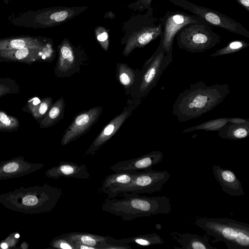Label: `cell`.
<instances>
[{
	"label": "cell",
	"mask_w": 249,
	"mask_h": 249,
	"mask_svg": "<svg viewBox=\"0 0 249 249\" xmlns=\"http://www.w3.org/2000/svg\"><path fill=\"white\" fill-rule=\"evenodd\" d=\"M112 242L119 244L134 243L142 247L161 245L164 243L163 239L156 232L141 234L133 237L120 239L112 238Z\"/></svg>",
	"instance_id": "27"
},
{
	"label": "cell",
	"mask_w": 249,
	"mask_h": 249,
	"mask_svg": "<svg viewBox=\"0 0 249 249\" xmlns=\"http://www.w3.org/2000/svg\"><path fill=\"white\" fill-rule=\"evenodd\" d=\"M230 93L227 84L207 86L196 82L179 94L172 112L180 122L197 118L215 108Z\"/></svg>",
	"instance_id": "1"
},
{
	"label": "cell",
	"mask_w": 249,
	"mask_h": 249,
	"mask_svg": "<svg viewBox=\"0 0 249 249\" xmlns=\"http://www.w3.org/2000/svg\"><path fill=\"white\" fill-rule=\"evenodd\" d=\"M50 246L55 249H75L73 243L62 234L54 238L51 241Z\"/></svg>",
	"instance_id": "34"
},
{
	"label": "cell",
	"mask_w": 249,
	"mask_h": 249,
	"mask_svg": "<svg viewBox=\"0 0 249 249\" xmlns=\"http://www.w3.org/2000/svg\"><path fill=\"white\" fill-rule=\"evenodd\" d=\"M152 0H137L129 4L128 8L134 11H142L151 7Z\"/></svg>",
	"instance_id": "35"
},
{
	"label": "cell",
	"mask_w": 249,
	"mask_h": 249,
	"mask_svg": "<svg viewBox=\"0 0 249 249\" xmlns=\"http://www.w3.org/2000/svg\"><path fill=\"white\" fill-rule=\"evenodd\" d=\"M103 109V107L97 106L78 114L66 129L61 145L68 144L86 134L97 122Z\"/></svg>",
	"instance_id": "14"
},
{
	"label": "cell",
	"mask_w": 249,
	"mask_h": 249,
	"mask_svg": "<svg viewBox=\"0 0 249 249\" xmlns=\"http://www.w3.org/2000/svg\"><path fill=\"white\" fill-rule=\"evenodd\" d=\"M166 170L153 169L137 173L129 183L113 190L108 198H113L124 193L152 194L161 191L170 177Z\"/></svg>",
	"instance_id": "8"
},
{
	"label": "cell",
	"mask_w": 249,
	"mask_h": 249,
	"mask_svg": "<svg viewBox=\"0 0 249 249\" xmlns=\"http://www.w3.org/2000/svg\"><path fill=\"white\" fill-rule=\"evenodd\" d=\"M141 102V98L129 99L127 106L120 114L104 127L86 150L84 156H93L96 154L101 147L116 133Z\"/></svg>",
	"instance_id": "12"
},
{
	"label": "cell",
	"mask_w": 249,
	"mask_h": 249,
	"mask_svg": "<svg viewBox=\"0 0 249 249\" xmlns=\"http://www.w3.org/2000/svg\"><path fill=\"white\" fill-rule=\"evenodd\" d=\"M236 1L249 12V0H235Z\"/></svg>",
	"instance_id": "38"
},
{
	"label": "cell",
	"mask_w": 249,
	"mask_h": 249,
	"mask_svg": "<svg viewBox=\"0 0 249 249\" xmlns=\"http://www.w3.org/2000/svg\"><path fill=\"white\" fill-rule=\"evenodd\" d=\"M176 36L179 48L191 53L204 52L220 41V36L212 30L207 22L187 24Z\"/></svg>",
	"instance_id": "7"
},
{
	"label": "cell",
	"mask_w": 249,
	"mask_h": 249,
	"mask_svg": "<svg viewBox=\"0 0 249 249\" xmlns=\"http://www.w3.org/2000/svg\"><path fill=\"white\" fill-rule=\"evenodd\" d=\"M159 20L162 23L160 34L162 45L167 54H172L173 45L177 33L187 24L206 22L194 15L179 11H168Z\"/></svg>",
	"instance_id": "11"
},
{
	"label": "cell",
	"mask_w": 249,
	"mask_h": 249,
	"mask_svg": "<svg viewBox=\"0 0 249 249\" xmlns=\"http://www.w3.org/2000/svg\"><path fill=\"white\" fill-rule=\"evenodd\" d=\"M140 70L133 69L124 63H117L116 76L118 82L124 87L126 94L129 95L137 82Z\"/></svg>",
	"instance_id": "23"
},
{
	"label": "cell",
	"mask_w": 249,
	"mask_h": 249,
	"mask_svg": "<svg viewBox=\"0 0 249 249\" xmlns=\"http://www.w3.org/2000/svg\"><path fill=\"white\" fill-rule=\"evenodd\" d=\"M95 36L102 49L107 52L108 50L109 40L107 30L104 27L98 26L94 29Z\"/></svg>",
	"instance_id": "33"
},
{
	"label": "cell",
	"mask_w": 249,
	"mask_h": 249,
	"mask_svg": "<svg viewBox=\"0 0 249 249\" xmlns=\"http://www.w3.org/2000/svg\"><path fill=\"white\" fill-rule=\"evenodd\" d=\"M228 123L234 124H249V121L248 119L241 118H228Z\"/></svg>",
	"instance_id": "37"
},
{
	"label": "cell",
	"mask_w": 249,
	"mask_h": 249,
	"mask_svg": "<svg viewBox=\"0 0 249 249\" xmlns=\"http://www.w3.org/2000/svg\"><path fill=\"white\" fill-rule=\"evenodd\" d=\"M88 6H58L43 12L41 24L45 26H54L63 24L80 15L89 9Z\"/></svg>",
	"instance_id": "17"
},
{
	"label": "cell",
	"mask_w": 249,
	"mask_h": 249,
	"mask_svg": "<svg viewBox=\"0 0 249 249\" xmlns=\"http://www.w3.org/2000/svg\"><path fill=\"white\" fill-rule=\"evenodd\" d=\"M218 134L224 139L238 140L244 139L249 134V124L228 123L218 131Z\"/></svg>",
	"instance_id": "28"
},
{
	"label": "cell",
	"mask_w": 249,
	"mask_h": 249,
	"mask_svg": "<svg viewBox=\"0 0 249 249\" xmlns=\"http://www.w3.org/2000/svg\"><path fill=\"white\" fill-rule=\"evenodd\" d=\"M62 196L60 188L47 183L42 185L20 187L0 195V204L5 208L24 214L49 213Z\"/></svg>",
	"instance_id": "3"
},
{
	"label": "cell",
	"mask_w": 249,
	"mask_h": 249,
	"mask_svg": "<svg viewBox=\"0 0 249 249\" xmlns=\"http://www.w3.org/2000/svg\"><path fill=\"white\" fill-rule=\"evenodd\" d=\"M44 164L30 162L22 156L0 162V180L20 177L42 169Z\"/></svg>",
	"instance_id": "16"
},
{
	"label": "cell",
	"mask_w": 249,
	"mask_h": 249,
	"mask_svg": "<svg viewBox=\"0 0 249 249\" xmlns=\"http://www.w3.org/2000/svg\"><path fill=\"white\" fill-rule=\"evenodd\" d=\"M20 126L18 118L0 110V132L17 131Z\"/></svg>",
	"instance_id": "31"
},
{
	"label": "cell",
	"mask_w": 249,
	"mask_h": 249,
	"mask_svg": "<svg viewBox=\"0 0 249 249\" xmlns=\"http://www.w3.org/2000/svg\"><path fill=\"white\" fill-rule=\"evenodd\" d=\"M52 41L31 38H20L0 41V51L17 50L25 47L40 48L52 43Z\"/></svg>",
	"instance_id": "25"
},
{
	"label": "cell",
	"mask_w": 249,
	"mask_h": 249,
	"mask_svg": "<svg viewBox=\"0 0 249 249\" xmlns=\"http://www.w3.org/2000/svg\"><path fill=\"white\" fill-rule=\"evenodd\" d=\"M228 123V118H217L188 127L184 129L182 132L183 133H187L198 130L218 131Z\"/></svg>",
	"instance_id": "29"
},
{
	"label": "cell",
	"mask_w": 249,
	"mask_h": 249,
	"mask_svg": "<svg viewBox=\"0 0 249 249\" xmlns=\"http://www.w3.org/2000/svg\"><path fill=\"white\" fill-rule=\"evenodd\" d=\"M163 157L161 151H153L136 158L117 162L109 169L116 173H137L152 169L162 160Z\"/></svg>",
	"instance_id": "15"
},
{
	"label": "cell",
	"mask_w": 249,
	"mask_h": 249,
	"mask_svg": "<svg viewBox=\"0 0 249 249\" xmlns=\"http://www.w3.org/2000/svg\"><path fill=\"white\" fill-rule=\"evenodd\" d=\"M65 103L63 97H61L52 104L45 116L41 120L39 126L42 128L54 125L63 118Z\"/></svg>",
	"instance_id": "26"
},
{
	"label": "cell",
	"mask_w": 249,
	"mask_h": 249,
	"mask_svg": "<svg viewBox=\"0 0 249 249\" xmlns=\"http://www.w3.org/2000/svg\"><path fill=\"white\" fill-rule=\"evenodd\" d=\"M20 88L17 82L10 78H0V97L18 93Z\"/></svg>",
	"instance_id": "32"
},
{
	"label": "cell",
	"mask_w": 249,
	"mask_h": 249,
	"mask_svg": "<svg viewBox=\"0 0 249 249\" xmlns=\"http://www.w3.org/2000/svg\"><path fill=\"white\" fill-rule=\"evenodd\" d=\"M55 53L53 43L40 48L25 47L0 51V62H20L31 64L35 62H52Z\"/></svg>",
	"instance_id": "13"
},
{
	"label": "cell",
	"mask_w": 249,
	"mask_h": 249,
	"mask_svg": "<svg viewBox=\"0 0 249 249\" xmlns=\"http://www.w3.org/2000/svg\"><path fill=\"white\" fill-rule=\"evenodd\" d=\"M72 243H78L94 248L95 249H106L110 243V237L93 233L72 232L62 234Z\"/></svg>",
	"instance_id": "21"
},
{
	"label": "cell",
	"mask_w": 249,
	"mask_h": 249,
	"mask_svg": "<svg viewBox=\"0 0 249 249\" xmlns=\"http://www.w3.org/2000/svg\"><path fill=\"white\" fill-rule=\"evenodd\" d=\"M45 175L53 179L66 178L87 179L90 177L89 172L85 164L64 161L48 169L45 172Z\"/></svg>",
	"instance_id": "18"
},
{
	"label": "cell",
	"mask_w": 249,
	"mask_h": 249,
	"mask_svg": "<svg viewBox=\"0 0 249 249\" xmlns=\"http://www.w3.org/2000/svg\"><path fill=\"white\" fill-rule=\"evenodd\" d=\"M52 104L53 98L51 97H46L41 99L35 97L28 100L23 110L30 113L39 123Z\"/></svg>",
	"instance_id": "24"
},
{
	"label": "cell",
	"mask_w": 249,
	"mask_h": 249,
	"mask_svg": "<svg viewBox=\"0 0 249 249\" xmlns=\"http://www.w3.org/2000/svg\"><path fill=\"white\" fill-rule=\"evenodd\" d=\"M18 233H11L7 238L0 243V248L6 249L15 246L19 238Z\"/></svg>",
	"instance_id": "36"
},
{
	"label": "cell",
	"mask_w": 249,
	"mask_h": 249,
	"mask_svg": "<svg viewBox=\"0 0 249 249\" xmlns=\"http://www.w3.org/2000/svg\"><path fill=\"white\" fill-rule=\"evenodd\" d=\"M159 46L140 70L136 85L130 93L132 98L146 96L157 85L165 69L172 62L173 55L167 54L160 36Z\"/></svg>",
	"instance_id": "6"
},
{
	"label": "cell",
	"mask_w": 249,
	"mask_h": 249,
	"mask_svg": "<svg viewBox=\"0 0 249 249\" xmlns=\"http://www.w3.org/2000/svg\"><path fill=\"white\" fill-rule=\"evenodd\" d=\"M212 170L213 176L224 192L236 196L245 194L241 182L231 170L215 164L213 166Z\"/></svg>",
	"instance_id": "19"
},
{
	"label": "cell",
	"mask_w": 249,
	"mask_h": 249,
	"mask_svg": "<svg viewBox=\"0 0 249 249\" xmlns=\"http://www.w3.org/2000/svg\"><path fill=\"white\" fill-rule=\"evenodd\" d=\"M169 235L181 246V247H175V249H217L210 244L209 239L206 234L200 236L196 233L189 232H172Z\"/></svg>",
	"instance_id": "20"
},
{
	"label": "cell",
	"mask_w": 249,
	"mask_h": 249,
	"mask_svg": "<svg viewBox=\"0 0 249 249\" xmlns=\"http://www.w3.org/2000/svg\"><path fill=\"white\" fill-rule=\"evenodd\" d=\"M168 1L204 19L209 24L249 38V31L244 26L234 19L218 11L196 5L187 0H168Z\"/></svg>",
	"instance_id": "9"
},
{
	"label": "cell",
	"mask_w": 249,
	"mask_h": 249,
	"mask_svg": "<svg viewBox=\"0 0 249 249\" xmlns=\"http://www.w3.org/2000/svg\"><path fill=\"white\" fill-rule=\"evenodd\" d=\"M194 224L228 249H249V225L229 217H198Z\"/></svg>",
	"instance_id": "4"
},
{
	"label": "cell",
	"mask_w": 249,
	"mask_h": 249,
	"mask_svg": "<svg viewBox=\"0 0 249 249\" xmlns=\"http://www.w3.org/2000/svg\"><path fill=\"white\" fill-rule=\"evenodd\" d=\"M172 204L166 196H147L136 193L122 194L113 198H106L102 202L103 211L130 221L140 217L157 214H168Z\"/></svg>",
	"instance_id": "2"
},
{
	"label": "cell",
	"mask_w": 249,
	"mask_h": 249,
	"mask_svg": "<svg viewBox=\"0 0 249 249\" xmlns=\"http://www.w3.org/2000/svg\"><path fill=\"white\" fill-rule=\"evenodd\" d=\"M162 23L153 16L152 7L143 14L133 15L122 26V45H124L123 54L128 56L137 48H143L159 37L162 32Z\"/></svg>",
	"instance_id": "5"
},
{
	"label": "cell",
	"mask_w": 249,
	"mask_h": 249,
	"mask_svg": "<svg viewBox=\"0 0 249 249\" xmlns=\"http://www.w3.org/2000/svg\"><path fill=\"white\" fill-rule=\"evenodd\" d=\"M136 174L115 172L107 175L99 188L98 192L108 196L115 189L131 182Z\"/></svg>",
	"instance_id": "22"
},
{
	"label": "cell",
	"mask_w": 249,
	"mask_h": 249,
	"mask_svg": "<svg viewBox=\"0 0 249 249\" xmlns=\"http://www.w3.org/2000/svg\"><path fill=\"white\" fill-rule=\"evenodd\" d=\"M249 46V43L244 40H234L226 46L215 51L210 54L211 57H217L238 52Z\"/></svg>",
	"instance_id": "30"
},
{
	"label": "cell",
	"mask_w": 249,
	"mask_h": 249,
	"mask_svg": "<svg viewBox=\"0 0 249 249\" xmlns=\"http://www.w3.org/2000/svg\"><path fill=\"white\" fill-rule=\"evenodd\" d=\"M57 52L58 57L54 68L56 77H70L75 72H79L86 56L81 47L73 45L65 37L57 47Z\"/></svg>",
	"instance_id": "10"
}]
</instances>
